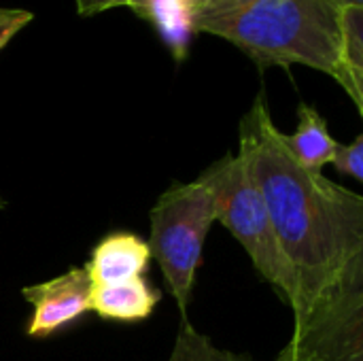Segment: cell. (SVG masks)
I'll list each match as a JSON object with an SVG mask.
<instances>
[{"instance_id": "6da1fadb", "label": "cell", "mask_w": 363, "mask_h": 361, "mask_svg": "<svg viewBox=\"0 0 363 361\" xmlns=\"http://www.w3.org/2000/svg\"><path fill=\"white\" fill-rule=\"evenodd\" d=\"M236 155L257 183L279 247L296 274L294 319L363 279V196L294 160L264 91L240 119Z\"/></svg>"}, {"instance_id": "7a4b0ae2", "label": "cell", "mask_w": 363, "mask_h": 361, "mask_svg": "<svg viewBox=\"0 0 363 361\" xmlns=\"http://www.w3.org/2000/svg\"><path fill=\"white\" fill-rule=\"evenodd\" d=\"M342 6L340 0H255L200 17L196 32L230 40L259 68L302 64L336 79Z\"/></svg>"}, {"instance_id": "3957f363", "label": "cell", "mask_w": 363, "mask_h": 361, "mask_svg": "<svg viewBox=\"0 0 363 361\" xmlns=\"http://www.w3.org/2000/svg\"><path fill=\"white\" fill-rule=\"evenodd\" d=\"M213 196L215 219L247 251L257 274L291 309L298 306V281L274 236L264 198L236 153L213 162L198 177Z\"/></svg>"}, {"instance_id": "277c9868", "label": "cell", "mask_w": 363, "mask_h": 361, "mask_svg": "<svg viewBox=\"0 0 363 361\" xmlns=\"http://www.w3.org/2000/svg\"><path fill=\"white\" fill-rule=\"evenodd\" d=\"M149 249L160 264L168 291L172 294L181 319L194 296L198 268L202 264L204 243L217 223L213 196L200 179L172 183L149 213Z\"/></svg>"}, {"instance_id": "5b68a950", "label": "cell", "mask_w": 363, "mask_h": 361, "mask_svg": "<svg viewBox=\"0 0 363 361\" xmlns=\"http://www.w3.org/2000/svg\"><path fill=\"white\" fill-rule=\"evenodd\" d=\"M289 343L311 361H363V279L294 319Z\"/></svg>"}, {"instance_id": "8992f818", "label": "cell", "mask_w": 363, "mask_h": 361, "mask_svg": "<svg viewBox=\"0 0 363 361\" xmlns=\"http://www.w3.org/2000/svg\"><path fill=\"white\" fill-rule=\"evenodd\" d=\"M89 289L91 283L83 268H70L45 283L23 287L21 296L32 306L26 334L30 338H49L79 321L89 313Z\"/></svg>"}, {"instance_id": "52a82bcc", "label": "cell", "mask_w": 363, "mask_h": 361, "mask_svg": "<svg viewBox=\"0 0 363 361\" xmlns=\"http://www.w3.org/2000/svg\"><path fill=\"white\" fill-rule=\"evenodd\" d=\"M151 262V249L134 232H113L100 238L91 249L83 270L91 285H113L145 277Z\"/></svg>"}, {"instance_id": "ba28073f", "label": "cell", "mask_w": 363, "mask_h": 361, "mask_svg": "<svg viewBox=\"0 0 363 361\" xmlns=\"http://www.w3.org/2000/svg\"><path fill=\"white\" fill-rule=\"evenodd\" d=\"M211 0H128L138 17L153 23L174 60H185L191 38L198 34L196 23L206 13Z\"/></svg>"}, {"instance_id": "9c48e42d", "label": "cell", "mask_w": 363, "mask_h": 361, "mask_svg": "<svg viewBox=\"0 0 363 361\" xmlns=\"http://www.w3.org/2000/svg\"><path fill=\"white\" fill-rule=\"evenodd\" d=\"M162 294L145 279H130L113 285H91L89 311L100 319L117 323H138L153 315Z\"/></svg>"}, {"instance_id": "30bf717a", "label": "cell", "mask_w": 363, "mask_h": 361, "mask_svg": "<svg viewBox=\"0 0 363 361\" xmlns=\"http://www.w3.org/2000/svg\"><path fill=\"white\" fill-rule=\"evenodd\" d=\"M285 145L302 168L323 172V168L332 164L338 140L330 134L321 113L302 102L298 106V128L294 134H285Z\"/></svg>"}, {"instance_id": "8fae6325", "label": "cell", "mask_w": 363, "mask_h": 361, "mask_svg": "<svg viewBox=\"0 0 363 361\" xmlns=\"http://www.w3.org/2000/svg\"><path fill=\"white\" fill-rule=\"evenodd\" d=\"M340 28L342 34L336 81L363 115V6L345 4Z\"/></svg>"}, {"instance_id": "7c38bea8", "label": "cell", "mask_w": 363, "mask_h": 361, "mask_svg": "<svg viewBox=\"0 0 363 361\" xmlns=\"http://www.w3.org/2000/svg\"><path fill=\"white\" fill-rule=\"evenodd\" d=\"M166 361H253L249 355L219 349L208 336L198 332L189 319H181L172 351Z\"/></svg>"}, {"instance_id": "4fadbf2b", "label": "cell", "mask_w": 363, "mask_h": 361, "mask_svg": "<svg viewBox=\"0 0 363 361\" xmlns=\"http://www.w3.org/2000/svg\"><path fill=\"white\" fill-rule=\"evenodd\" d=\"M332 166L345 177L363 181V134L355 136V140L349 145L338 143L332 157Z\"/></svg>"}, {"instance_id": "5bb4252c", "label": "cell", "mask_w": 363, "mask_h": 361, "mask_svg": "<svg viewBox=\"0 0 363 361\" xmlns=\"http://www.w3.org/2000/svg\"><path fill=\"white\" fill-rule=\"evenodd\" d=\"M34 19L32 11L26 9H0V49L9 45V40L26 28Z\"/></svg>"}, {"instance_id": "9a60e30c", "label": "cell", "mask_w": 363, "mask_h": 361, "mask_svg": "<svg viewBox=\"0 0 363 361\" xmlns=\"http://www.w3.org/2000/svg\"><path fill=\"white\" fill-rule=\"evenodd\" d=\"M77 2V11L79 15H98L102 11L108 9H117V6H128V0H74Z\"/></svg>"}, {"instance_id": "2e32d148", "label": "cell", "mask_w": 363, "mask_h": 361, "mask_svg": "<svg viewBox=\"0 0 363 361\" xmlns=\"http://www.w3.org/2000/svg\"><path fill=\"white\" fill-rule=\"evenodd\" d=\"M249 2H255V0H211L208 2V9L204 15H213V13H223V11H230V9H236V6H245ZM202 15V17H204Z\"/></svg>"}, {"instance_id": "e0dca14e", "label": "cell", "mask_w": 363, "mask_h": 361, "mask_svg": "<svg viewBox=\"0 0 363 361\" xmlns=\"http://www.w3.org/2000/svg\"><path fill=\"white\" fill-rule=\"evenodd\" d=\"M272 361H311V360H308V357H306L298 347H294L291 343H287V345H285V349H283V351H281V353H279V355H277Z\"/></svg>"}, {"instance_id": "ac0fdd59", "label": "cell", "mask_w": 363, "mask_h": 361, "mask_svg": "<svg viewBox=\"0 0 363 361\" xmlns=\"http://www.w3.org/2000/svg\"><path fill=\"white\" fill-rule=\"evenodd\" d=\"M342 4H357V6H363V0H340Z\"/></svg>"}, {"instance_id": "d6986e66", "label": "cell", "mask_w": 363, "mask_h": 361, "mask_svg": "<svg viewBox=\"0 0 363 361\" xmlns=\"http://www.w3.org/2000/svg\"><path fill=\"white\" fill-rule=\"evenodd\" d=\"M4 206V198H0V209Z\"/></svg>"}]
</instances>
